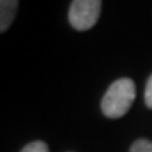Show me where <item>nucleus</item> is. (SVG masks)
Returning <instances> with one entry per match:
<instances>
[{
	"instance_id": "1",
	"label": "nucleus",
	"mask_w": 152,
	"mask_h": 152,
	"mask_svg": "<svg viewBox=\"0 0 152 152\" xmlns=\"http://www.w3.org/2000/svg\"><path fill=\"white\" fill-rule=\"evenodd\" d=\"M135 82L129 78H121L115 81L107 88L101 99V110L107 118H121L124 116L129 109L132 107L135 101Z\"/></svg>"
},
{
	"instance_id": "2",
	"label": "nucleus",
	"mask_w": 152,
	"mask_h": 152,
	"mask_svg": "<svg viewBox=\"0 0 152 152\" xmlns=\"http://www.w3.org/2000/svg\"><path fill=\"white\" fill-rule=\"evenodd\" d=\"M101 14V0H73L68 20L78 31H87L93 28Z\"/></svg>"
},
{
	"instance_id": "3",
	"label": "nucleus",
	"mask_w": 152,
	"mask_h": 152,
	"mask_svg": "<svg viewBox=\"0 0 152 152\" xmlns=\"http://www.w3.org/2000/svg\"><path fill=\"white\" fill-rule=\"evenodd\" d=\"M19 8V0H0V31L5 33L11 26Z\"/></svg>"
},
{
	"instance_id": "4",
	"label": "nucleus",
	"mask_w": 152,
	"mask_h": 152,
	"mask_svg": "<svg viewBox=\"0 0 152 152\" xmlns=\"http://www.w3.org/2000/svg\"><path fill=\"white\" fill-rule=\"evenodd\" d=\"M129 152H152V141L146 140V138H140V140L134 141Z\"/></svg>"
},
{
	"instance_id": "5",
	"label": "nucleus",
	"mask_w": 152,
	"mask_h": 152,
	"mask_svg": "<svg viewBox=\"0 0 152 152\" xmlns=\"http://www.w3.org/2000/svg\"><path fill=\"white\" fill-rule=\"evenodd\" d=\"M20 152H50V149H48V146H47V143H44V141H31V143H28L26 146L20 151Z\"/></svg>"
},
{
	"instance_id": "6",
	"label": "nucleus",
	"mask_w": 152,
	"mask_h": 152,
	"mask_svg": "<svg viewBox=\"0 0 152 152\" xmlns=\"http://www.w3.org/2000/svg\"><path fill=\"white\" fill-rule=\"evenodd\" d=\"M144 102L149 109H152V75L146 82V90H144Z\"/></svg>"
}]
</instances>
